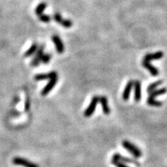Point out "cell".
I'll return each mask as SVG.
<instances>
[{
	"label": "cell",
	"mask_w": 167,
	"mask_h": 167,
	"mask_svg": "<svg viewBox=\"0 0 167 167\" xmlns=\"http://www.w3.org/2000/svg\"><path fill=\"white\" fill-rule=\"evenodd\" d=\"M122 146H123L127 151H128L130 153H131L134 157L139 158L142 156V152H141V150L139 149L136 145H135L134 144L131 143V142L125 140L122 141Z\"/></svg>",
	"instance_id": "1"
},
{
	"label": "cell",
	"mask_w": 167,
	"mask_h": 167,
	"mask_svg": "<svg viewBox=\"0 0 167 167\" xmlns=\"http://www.w3.org/2000/svg\"><path fill=\"white\" fill-rule=\"evenodd\" d=\"M98 101H99L98 96H94V97H92L89 106H88V108L85 110L84 113V115L85 117L87 118L90 117V116H91L94 114V111H95L96 106H97V104Z\"/></svg>",
	"instance_id": "2"
},
{
	"label": "cell",
	"mask_w": 167,
	"mask_h": 167,
	"mask_svg": "<svg viewBox=\"0 0 167 167\" xmlns=\"http://www.w3.org/2000/svg\"><path fill=\"white\" fill-rule=\"evenodd\" d=\"M12 162L15 165H22L23 167H39V165L34 162H30L28 159L21 157H15L12 159Z\"/></svg>",
	"instance_id": "3"
},
{
	"label": "cell",
	"mask_w": 167,
	"mask_h": 167,
	"mask_svg": "<svg viewBox=\"0 0 167 167\" xmlns=\"http://www.w3.org/2000/svg\"><path fill=\"white\" fill-rule=\"evenodd\" d=\"M43 50H44V45H41L40 47H38V49H37L36 50V54L35 57H34V58L32 59L30 63L31 66H36L40 64V63L41 62L42 57L44 55Z\"/></svg>",
	"instance_id": "4"
},
{
	"label": "cell",
	"mask_w": 167,
	"mask_h": 167,
	"mask_svg": "<svg viewBox=\"0 0 167 167\" xmlns=\"http://www.w3.org/2000/svg\"><path fill=\"white\" fill-rule=\"evenodd\" d=\"M113 159H115V160L120 161L122 162H126V163H131L134 164V165H137V166H140V163H139L138 161L135 160L133 159H130V158L125 157V156H122V155L119 154V153H114L113 155Z\"/></svg>",
	"instance_id": "5"
},
{
	"label": "cell",
	"mask_w": 167,
	"mask_h": 167,
	"mask_svg": "<svg viewBox=\"0 0 167 167\" xmlns=\"http://www.w3.org/2000/svg\"><path fill=\"white\" fill-rule=\"evenodd\" d=\"M57 80H58V77H54L53 78L49 79V81L48 82L47 84L44 87L43 90L41 91V94L43 96H46V94H49L52 89L54 88V87L55 86L56 84L57 83Z\"/></svg>",
	"instance_id": "6"
},
{
	"label": "cell",
	"mask_w": 167,
	"mask_h": 167,
	"mask_svg": "<svg viewBox=\"0 0 167 167\" xmlns=\"http://www.w3.org/2000/svg\"><path fill=\"white\" fill-rule=\"evenodd\" d=\"M52 40L54 43L56 48H57V51L59 54H63L64 52V46H63V41L59 37V36L54 35L52 36Z\"/></svg>",
	"instance_id": "7"
},
{
	"label": "cell",
	"mask_w": 167,
	"mask_h": 167,
	"mask_svg": "<svg viewBox=\"0 0 167 167\" xmlns=\"http://www.w3.org/2000/svg\"><path fill=\"white\" fill-rule=\"evenodd\" d=\"M163 57V53L161 51H158V52L155 53V54H148L144 57L143 62H148L149 63L152 60H159V59L162 58Z\"/></svg>",
	"instance_id": "8"
},
{
	"label": "cell",
	"mask_w": 167,
	"mask_h": 167,
	"mask_svg": "<svg viewBox=\"0 0 167 167\" xmlns=\"http://www.w3.org/2000/svg\"><path fill=\"white\" fill-rule=\"evenodd\" d=\"M133 87H134V80H129V81L128 82V84H127L125 90H124L123 94H122V98H123L124 101L128 100L130 96V92H131Z\"/></svg>",
	"instance_id": "9"
},
{
	"label": "cell",
	"mask_w": 167,
	"mask_h": 167,
	"mask_svg": "<svg viewBox=\"0 0 167 167\" xmlns=\"http://www.w3.org/2000/svg\"><path fill=\"white\" fill-rule=\"evenodd\" d=\"M54 77H57V73L55 71H52L48 74H39L34 77L36 80H43L46 79H51Z\"/></svg>",
	"instance_id": "10"
},
{
	"label": "cell",
	"mask_w": 167,
	"mask_h": 167,
	"mask_svg": "<svg viewBox=\"0 0 167 167\" xmlns=\"http://www.w3.org/2000/svg\"><path fill=\"white\" fill-rule=\"evenodd\" d=\"M99 101L101 102V105L104 114H109L110 108L109 107H108V99H107V97H105V96H101V97H99Z\"/></svg>",
	"instance_id": "11"
},
{
	"label": "cell",
	"mask_w": 167,
	"mask_h": 167,
	"mask_svg": "<svg viewBox=\"0 0 167 167\" xmlns=\"http://www.w3.org/2000/svg\"><path fill=\"white\" fill-rule=\"evenodd\" d=\"M135 101L139 102L141 99V83L139 80H134Z\"/></svg>",
	"instance_id": "12"
},
{
	"label": "cell",
	"mask_w": 167,
	"mask_h": 167,
	"mask_svg": "<svg viewBox=\"0 0 167 167\" xmlns=\"http://www.w3.org/2000/svg\"><path fill=\"white\" fill-rule=\"evenodd\" d=\"M142 66H144V67H145L147 70H148V71H149V72L151 73L152 75L154 76V77L158 76V74H159V71H158V70L156 69L155 66H153L152 65L150 64V63L142 61Z\"/></svg>",
	"instance_id": "13"
},
{
	"label": "cell",
	"mask_w": 167,
	"mask_h": 167,
	"mask_svg": "<svg viewBox=\"0 0 167 167\" xmlns=\"http://www.w3.org/2000/svg\"><path fill=\"white\" fill-rule=\"evenodd\" d=\"M166 91H167V88H161V89H159V90H155V91H152V92L149 93V97H148L155 99L156 97H157V96L165 94Z\"/></svg>",
	"instance_id": "14"
},
{
	"label": "cell",
	"mask_w": 167,
	"mask_h": 167,
	"mask_svg": "<svg viewBox=\"0 0 167 167\" xmlns=\"http://www.w3.org/2000/svg\"><path fill=\"white\" fill-rule=\"evenodd\" d=\"M38 44L36 43H33L32 45H31L30 47L26 50V52L24 54V57H31L32 54L35 52H36L37 49H38Z\"/></svg>",
	"instance_id": "15"
},
{
	"label": "cell",
	"mask_w": 167,
	"mask_h": 167,
	"mask_svg": "<svg viewBox=\"0 0 167 167\" xmlns=\"http://www.w3.org/2000/svg\"><path fill=\"white\" fill-rule=\"evenodd\" d=\"M46 6H47V5H46V2H41L40 3V4L38 5V6H36V8L35 9V13L37 15H40L43 14V11L46 9Z\"/></svg>",
	"instance_id": "16"
},
{
	"label": "cell",
	"mask_w": 167,
	"mask_h": 167,
	"mask_svg": "<svg viewBox=\"0 0 167 167\" xmlns=\"http://www.w3.org/2000/svg\"><path fill=\"white\" fill-rule=\"evenodd\" d=\"M162 83H163V82H162V80H158V81L154 82V83H152V84H150L149 86L147 88V91H148V93H150V92H152V91H155V89H156L157 87H159V85L162 84Z\"/></svg>",
	"instance_id": "17"
},
{
	"label": "cell",
	"mask_w": 167,
	"mask_h": 167,
	"mask_svg": "<svg viewBox=\"0 0 167 167\" xmlns=\"http://www.w3.org/2000/svg\"><path fill=\"white\" fill-rule=\"evenodd\" d=\"M147 103L148 105H149L150 106H153V107H160L162 106V103L161 101H157L155 99L153 98H150V97H148L147 99Z\"/></svg>",
	"instance_id": "18"
},
{
	"label": "cell",
	"mask_w": 167,
	"mask_h": 167,
	"mask_svg": "<svg viewBox=\"0 0 167 167\" xmlns=\"http://www.w3.org/2000/svg\"><path fill=\"white\" fill-rule=\"evenodd\" d=\"M60 24L62 26H63V27H65V28H70V27H71V26H73V23H72V21H71V20L64 19H63L62 20V22L60 23Z\"/></svg>",
	"instance_id": "19"
},
{
	"label": "cell",
	"mask_w": 167,
	"mask_h": 167,
	"mask_svg": "<svg viewBox=\"0 0 167 167\" xmlns=\"http://www.w3.org/2000/svg\"><path fill=\"white\" fill-rule=\"evenodd\" d=\"M39 19L40 21L43 22V23H49L51 20V18L49 15H45V14H42V15H39Z\"/></svg>",
	"instance_id": "20"
},
{
	"label": "cell",
	"mask_w": 167,
	"mask_h": 167,
	"mask_svg": "<svg viewBox=\"0 0 167 167\" xmlns=\"http://www.w3.org/2000/svg\"><path fill=\"white\" fill-rule=\"evenodd\" d=\"M51 56H52V54H44V55L43 56V57H42L41 59V62L43 63H48L49 62V60H51Z\"/></svg>",
	"instance_id": "21"
},
{
	"label": "cell",
	"mask_w": 167,
	"mask_h": 167,
	"mask_svg": "<svg viewBox=\"0 0 167 167\" xmlns=\"http://www.w3.org/2000/svg\"><path fill=\"white\" fill-rule=\"evenodd\" d=\"M111 163L113 164V165H115L116 167H128L125 164H124V162H120V161H118V160H115V159H113L111 160Z\"/></svg>",
	"instance_id": "22"
}]
</instances>
